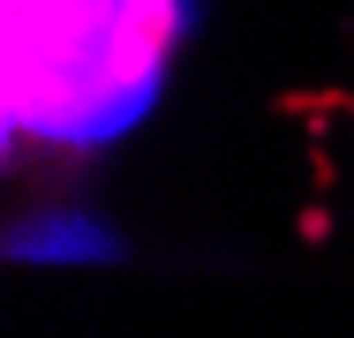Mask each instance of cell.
Instances as JSON below:
<instances>
[{
  "instance_id": "6da1fadb",
  "label": "cell",
  "mask_w": 354,
  "mask_h": 338,
  "mask_svg": "<svg viewBox=\"0 0 354 338\" xmlns=\"http://www.w3.org/2000/svg\"><path fill=\"white\" fill-rule=\"evenodd\" d=\"M189 0H15V128L61 150L129 135L166 90Z\"/></svg>"
},
{
  "instance_id": "7a4b0ae2",
  "label": "cell",
  "mask_w": 354,
  "mask_h": 338,
  "mask_svg": "<svg viewBox=\"0 0 354 338\" xmlns=\"http://www.w3.org/2000/svg\"><path fill=\"white\" fill-rule=\"evenodd\" d=\"M15 0H0V150L15 143Z\"/></svg>"
}]
</instances>
